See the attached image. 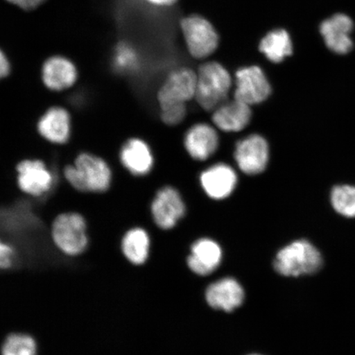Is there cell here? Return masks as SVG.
Returning a JSON list of instances; mask_svg holds the SVG:
<instances>
[{
  "label": "cell",
  "mask_w": 355,
  "mask_h": 355,
  "mask_svg": "<svg viewBox=\"0 0 355 355\" xmlns=\"http://www.w3.org/2000/svg\"><path fill=\"white\" fill-rule=\"evenodd\" d=\"M197 81V73L189 68H181L172 72L157 92L159 110L187 105L188 102L195 99Z\"/></svg>",
  "instance_id": "obj_9"
},
{
  "label": "cell",
  "mask_w": 355,
  "mask_h": 355,
  "mask_svg": "<svg viewBox=\"0 0 355 355\" xmlns=\"http://www.w3.org/2000/svg\"><path fill=\"white\" fill-rule=\"evenodd\" d=\"M37 352L33 337L22 333L8 336L2 345V355H37Z\"/></svg>",
  "instance_id": "obj_23"
},
{
  "label": "cell",
  "mask_w": 355,
  "mask_h": 355,
  "mask_svg": "<svg viewBox=\"0 0 355 355\" xmlns=\"http://www.w3.org/2000/svg\"><path fill=\"white\" fill-rule=\"evenodd\" d=\"M152 247V234L143 225L132 226L119 239V248L124 259L135 266L144 265L148 261Z\"/></svg>",
  "instance_id": "obj_18"
},
{
  "label": "cell",
  "mask_w": 355,
  "mask_h": 355,
  "mask_svg": "<svg viewBox=\"0 0 355 355\" xmlns=\"http://www.w3.org/2000/svg\"><path fill=\"white\" fill-rule=\"evenodd\" d=\"M146 1L154 4V6L165 7L173 6L178 0H146Z\"/></svg>",
  "instance_id": "obj_29"
},
{
  "label": "cell",
  "mask_w": 355,
  "mask_h": 355,
  "mask_svg": "<svg viewBox=\"0 0 355 355\" xmlns=\"http://www.w3.org/2000/svg\"><path fill=\"white\" fill-rule=\"evenodd\" d=\"M270 149L268 141L259 135H252L239 141L235 148L234 159L244 174L257 175L268 167Z\"/></svg>",
  "instance_id": "obj_13"
},
{
  "label": "cell",
  "mask_w": 355,
  "mask_h": 355,
  "mask_svg": "<svg viewBox=\"0 0 355 355\" xmlns=\"http://www.w3.org/2000/svg\"><path fill=\"white\" fill-rule=\"evenodd\" d=\"M223 252L213 239L202 238L195 241L187 257L189 268L200 277L209 276L219 268Z\"/></svg>",
  "instance_id": "obj_16"
},
{
  "label": "cell",
  "mask_w": 355,
  "mask_h": 355,
  "mask_svg": "<svg viewBox=\"0 0 355 355\" xmlns=\"http://www.w3.org/2000/svg\"><path fill=\"white\" fill-rule=\"evenodd\" d=\"M15 182L26 198L41 199L50 194L61 179L60 172L40 158H24L17 162Z\"/></svg>",
  "instance_id": "obj_3"
},
{
  "label": "cell",
  "mask_w": 355,
  "mask_h": 355,
  "mask_svg": "<svg viewBox=\"0 0 355 355\" xmlns=\"http://www.w3.org/2000/svg\"><path fill=\"white\" fill-rule=\"evenodd\" d=\"M259 51L273 64H281L294 53L290 34L283 28L275 29L261 40Z\"/></svg>",
  "instance_id": "obj_21"
},
{
  "label": "cell",
  "mask_w": 355,
  "mask_h": 355,
  "mask_svg": "<svg viewBox=\"0 0 355 355\" xmlns=\"http://www.w3.org/2000/svg\"><path fill=\"white\" fill-rule=\"evenodd\" d=\"M137 56L135 53L125 46L118 48L116 56H115V63L121 69H131L135 66Z\"/></svg>",
  "instance_id": "obj_25"
},
{
  "label": "cell",
  "mask_w": 355,
  "mask_h": 355,
  "mask_svg": "<svg viewBox=\"0 0 355 355\" xmlns=\"http://www.w3.org/2000/svg\"><path fill=\"white\" fill-rule=\"evenodd\" d=\"M155 163L153 146L143 137L133 136L121 144L114 164L133 177L144 178L153 171Z\"/></svg>",
  "instance_id": "obj_8"
},
{
  "label": "cell",
  "mask_w": 355,
  "mask_h": 355,
  "mask_svg": "<svg viewBox=\"0 0 355 355\" xmlns=\"http://www.w3.org/2000/svg\"><path fill=\"white\" fill-rule=\"evenodd\" d=\"M272 92V85L259 66L243 67L235 73L234 100L256 105L268 100Z\"/></svg>",
  "instance_id": "obj_11"
},
{
  "label": "cell",
  "mask_w": 355,
  "mask_h": 355,
  "mask_svg": "<svg viewBox=\"0 0 355 355\" xmlns=\"http://www.w3.org/2000/svg\"><path fill=\"white\" fill-rule=\"evenodd\" d=\"M180 26L189 54L195 59H207L214 54L220 38L209 20L202 16L191 15L181 21Z\"/></svg>",
  "instance_id": "obj_7"
},
{
  "label": "cell",
  "mask_w": 355,
  "mask_h": 355,
  "mask_svg": "<svg viewBox=\"0 0 355 355\" xmlns=\"http://www.w3.org/2000/svg\"><path fill=\"white\" fill-rule=\"evenodd\" d=\"M76 68L65 58L56 56L49 59L42 69V80L48 89L62 92L73 86L77 81Z\"/></svg>",
  "instance_id": "obj_20"
},
{
  "label": "cell",
  "mask_w": 355,
  "mask_h": 355,
  "mask_svg": "<svg viewBox=\"0 0 355 355\" xmlns=\"http://www.w3.org/2000/svg\"><path fill=\"white\" fill-rule=\"evenodd\" d=\"M331 202L340 215L348 218L355 217V186H336L331 190Z\"/></svg>",
  "instance_id": "obj_22"
},
{
  "label": "cell",
  "mask_w": 355,
  "mask_h": 355,
  "mask_svg": "<svg viewBox=\"0 0 355 355\" xmlns=\"http://www.w3.org/2000/svg\"><path fill=\"white\" fill-rule=\"evenodd\" d=\"M48 230L52 243L65 256L82 255L90 244L88 222L81 212L59 213L48 224Z\"/></svg>",
  "instance_id": "obj_2"
},
{
  "label": "cell",
  "mask_w": 355,
  "mask_h": 355,
  "mask_svg": "<svg viewBox=\"0 0 355 355\" xmlns=\"http://www.w3.org/2000/svg\"><path fill=\"white\" fill-rule=\"evenodd\" d=\"M35 130L46 143L56 146H65L72 139L73 115L63 106H51L40 115L35 123Z\"/></svg>",
  "instance_id": "obj_10"
},
{
  "label": "cell",
  "mask_w": 355,
  "mask_h": 355,
  "mask_svg": "<svg viewBox=\"0 0 355 355\" xmlns=\"http://www.w3.org/2000/svg\"><path fill=\"white\" fill-rule=\"evenodd\" d=\"M195 100L203 110H216L227 101L232 87L229 71L216 61H210L199 67Z\"/></svg>",
  "instance_id": "obj_4"
},
{
  "label": "cell",
  "mask_w": 355,
  "mask_h": 355,
  "mask_svg": "<svg viewBox=\"0 0 355 355\" xmlns=\"http://www.w3.org/2000/svg\"><path fill=\"white\" fill-rule=\"evenodd\" d=\"M8 1L24 8V10H31L39 6H41V4L46 1V0H8Z\"/></svg>",
  "instance_id": "obj_27"
},
{
  "label": "cell",
  "mask_w": 355,
  "mask_h": 355,
  "mask_svg": "<svg viewBox=\"0 0 355 355\" xmlns=\"http://www.w3.org/2000/svg\"><path fill=\"white\" fill-rule=\"evenodd\" d=\"M245 293L241 283L232 277L219 279L208 286L205 299L208 305L216 310L232 313L241 307Z\"/></svg>",
  "instance_id": "obj_14"
},
{
  "label": "cell",
  "mask_w": 355,
  "mask_h": 355,
  "mask_svg": "<svg viewBox=\"0 0 355 355\" xmlns=\"http://www.w3.org/2000/svg\"><path fill=\"white\" fill-rule=\"evenodd\" d=\"M183 196L174 186L163 185L155 191L149 203V215L155 229L168 232L175 229L186 215Z\"/></svg>",
  "instance_id": "obj_6"
},
{
  "label": "cell",
  "mask_w": 355,
  "mask_h": 355,
  "mask_svg": "<svg viewBox=\"0 0 355 355\" xmlns=\"http://www.w3.org/2000/svg\"><path fill=\"white\" fill-rule=\"evenodd\" d=\"M248 355H261V354H248Z\"/></svg>",
  "instance_id": "obj_30"
},
{
  "label": "cell",
  "mask_w": 355,
  "mask_h": 355,
  "mask_svg": "<svg viewBox=\"0 0 355 355\" xmlns=\"http://www.w3.org/2000/svg\"><path fill=\"white\" fill-rule=\"evenodd\" d=\"M60 172L65 183L81 193L108 192L114 180L113 167L107 159L87 150L78 153L72 162L60 168Z\"/></svg>",
  "instance_id": "obj_1"
},
{
  "label": "cell",
  "mask_w": 355,
  "mask_h": 355,
  "mask_svg": "<svg viewBox=\"0 0 355 355\" xmlns=\"http://www.w3.org/2000/svg\"><path fill=\"white\" fill-rule=\"evenodd\" d=\"M10 73V64L8 61V58L1 52V56H0V75L2 78H6Z\"/></svg>",
  "instance_id": "obj_28"
},
{
  "label": "cell",
  "mask_w": 355,
  "mask_h": 355,
  "mask_svg": "<svg viewBox=\"0 0 355 355\" xmlns=\"http://www.w3.org/2000/svg\"><path fill=\"white\" fill-rule=\"evenodd\" d=\"M354 22L346 13L338 12L327 17L319 26L324 44L331 53L346 55L354 50L352 34Z\"/></svg>",
  "instance_id": "obj_12"
},
{
  "label": "cell",
  "mask_w": 355,
  "mask_h": 355,
  "mask_svg": "<svg viewBox=\"0 0 355 355\" xmlns=\"http://www.w3.org/2000/svg\"><path fill=\"white\" fill-rule=\"evenodd\" d=\"M238 183L234 168L226 164H216L200 175V184L208 197L223 200L232 194Z\"/></svg>",
  "instance_id": "obj_15"
},
{
  "label": "cell",
  "mask_w": 355,
  "mask_h": 355,
  "mask_svg": "<svg viewBox=\"0 0 355 355\" xmlns=\"http://www.w3.org/2000/svg\"><path fill=\"white\" fill-rule=\"evenodd\" d=\"M187 115V105H175L159 109L158 117L163 125L175 127L183 123Z\"/></svg>",
  "instance_id": "obj_24"
},
{
  "label": "cell",
  "mask_w": 355,
  "mask_h": 355,
  "mask_svg": "<svg viewBox=\"0 0 355 355\" xmlns=\"http://www.w3.org/2000/svg\"><path fill=\"white\" fill-rule=\"evenodd\" d=\"M321 252L305 239L295 241L282 248L273 261L276 272L286 277H299L312 275L322 268Z\"/></svg>",
  "instance_id": "obj_5"
},
{
  "label": "cell",
  "mask_w": 355,
  "mask_h": 355,
  "mask_svg": "<svg viewBox=\"0 0 355 355\" xmlns=\"http://www.w3.org/2000/svg\"><path fill=\"white\" fill-rule=\"evenodd\" d=\"M15 248L12 243L3 241L0 242V266L3 270L10 269L15 263Z\"/></svg>",
  "instance_id": "obj_26"
},
{
  "label": "cell",
  "mask_w": 355,
  "mask_h": 355,
  "mask_svg": "<svg viewBox=\"0 0 355 355\" xmlns=\"http://www.w3.org/2000/svg\"><path fill=\"white\" fill-rule=\"evenodd\" d=\"M219 146V137L207 123H197L189 128L184 137L186 152L195 161L204 162L214 155Z\"/></svg>",
  "instance_id": "obj_17"
},
{
  "label": "cell",
  "mask_w": 355,
  "mask_h": 355,
  "mask_svg": "<svg viewBox=\"0 0 355 355\" xmlns=\"http://www.w3.org/2000/svg\"><path fill=\"white\" fill-rule=\"evenodd\" d=\"M251 119V106L234 99L225 102L214 110L212 114V121L215 126L226 132L243 130L250 123Z\"/></svg>",
  "instance_id": "obj_19"
}]
</instances>
